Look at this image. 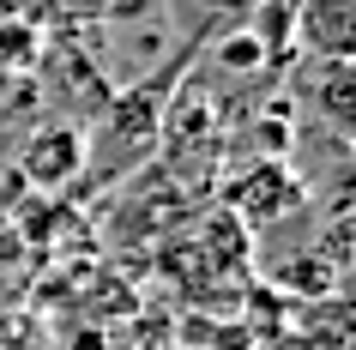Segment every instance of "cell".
<instances>
[{
    "instance_id": "cell-1",
    "label": "cell",
    "mask_w": 356,
    "mask_h": 350,
    "mask_svg": "<svg viewBox=\"0 0 356 350\" xmlns=\"http://www.w3.org/2000/svg\"><path fill=\"white\" fill-rule=\"evenodd\" d=\"M290 42L308 61H356V0H296Z\"/></svg>"
},
{
    "instance_id": "cell-2",
    "label": "cell",
    "mask_w": 356,
    "mask_h": 350,
    "mask_svg": "<svg viewBox=\"0 0 356 350\" xmlns=\"http://www.w3.org/2000/svg\"><path fill=\"white\" fill-rule=\"evenodd\" d=\"M302 97L338 139L356 133V61H308L302 67Z\"/></svg>"
},
{
    "instance_id": "cell-3",
    "label": "cell",
    "mask_w": 356,
    "mask_h": 350,
    "mask_svg": "<svg viewBox=\"0 0 356 350\" xmlns=\"http://www.w3.org/2000/svg\"><path fill=\"white\" fill-rule=\"evenodd\" d=\"M229 200H236V212H242L248 223H260V230H266V223L302 212V182L284 164H254L242 182L229 187Z\"/></svg>"
},
{
    "instance_id": "cell-4",
    "label": "cell",
    "mask_w": 356,
    "mask_h": 350,
    "mask_svg": "<svg viewBox=\"0 0 356 350\" xmlns=\"http://www.w3.org/2000/svg\"><path fill=\"white\" fill-rule=\"evenodd\" d=\"M24 182L31 187H67L79 182V169H85V133L79 127H37L24 139Z\"/></svg>"
},
{
    "instance_id": "cell-5",
    "label": "cell",
    "mask_w": 356,
    "mask_h": 350,
    "mask_svg": "<svg viewBox=\"0 0 356 350\" xmlns=\"http://www.w3.org/2000/svg\"><path fill=\"white\" fill-rule=\"evenodd\" d=\"M260 6L266 0H175V13L193 19L200 31H236V24H248Z\"/></svg>"
}]
</instances>
